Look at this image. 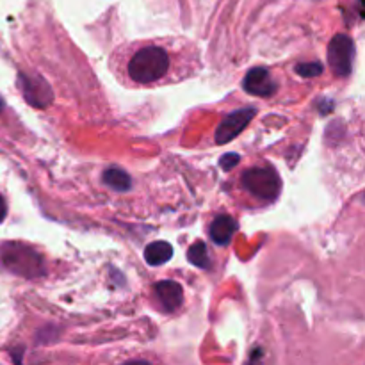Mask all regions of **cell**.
Returning a JSON list of instances; mask_svg holds the SVG:
<instances>
[{"instance_id":"cell-1","label":"cell","mask_w":365,"mask_h":365,"mask_svg":"<svg viewBox=\"0 0 365 365\" xmlns=\"http://www.w3.org/2000/svg\"><path fill=\"white\" fill-rule=\"evenodd\" d=\"M120 63L113 61V68H121L123 73H118L121 82L150 88L166 82L173 77V57L166 45L155 41H145L130 45L121 50Z\"/></svg>"},{"instance_id":"cell-11","label":"cell","mask_w":365,"mask_h":365,"mask_svg":"<svg viewBox=\"0 0 365 365\" xmlns=\"http://www.w3.org/2000/svg\"><path fill=\"white\" fill-rule=\"evenodd\" d=\"M187 259H189V262L195 264V266H198V267H202V269H209L210 264H212L210 262L209 250H207L205 242H202V241L195 242V245L189 248Z\"/></svg>"},{"instance_id":"cell-3","label":"cell","mask_w":365,"mask_h":365,"mask_svg":"<svg viewBox=\"0 0 365 365\" xmlns=\"http://www.w3.org/2000/svg\"><path fill=\"white\" fill-rule=\"evenodd\" d=\"M241 184L253 198L260 202H274L280 195V177L271 166L250 168L242 173Z\"/></svg>"},{"instance_id":"cell-15","label":"cell","mask_w":365,"mask_h":365,"mask_svg":"<svg viewBox=\"0 0 365 365\" xmlns=\"http://www.w3.org/2000/svg\"><path fill=\"white\" fill-rule=\"evenodd\" d=\"M2 106H4V103H2V100H0V109H2Z\"/></svg>"},{"instance_id":"cell-2","label":"cell","mask_w":365,"mask_h":365,"mask_svg":"<svg viewBox=\"0 0 365 365\" xmlns=\"http://www.w3.org/2000/svg\"><path fill=\"white\" fill-rule=\"evenodd\" d=\"M0 264L7 271L25 278H36L43 273V260L36 250L18 242H9L0 248Z\"/></svg>"},{"instance_id":"cell-7","label":"cell","mask_w":365,"mask_h":365,"mask_svg":"<svg viewBox=\"0 0 365 365\" xmlns=\"http://www.w3.org/2000/svg\"><path fill=\"white\" fill-rule=\"evenodd\" d=\"M155 294L159 298L163 309L168 310V312H173V310L180 309L182 302H184V291H182L180 284H177V282H160V284L155 285Z\"/></svg>"},{"instance_id":"cell-13","label":"cell","mask_w":365,"mask_h":365,"mask_svg":"<svg viewBox=\"0 0 365 365\" xmlns=\"http://www.w3.org/2000/svg\"><path fill=\"white\" fill-rule=\"evenodd\" d=\"M239 160H241V159H239L237 153H227V155H225L223 159L220 160V164H221V168H223L225 171H230L232 168L237 166Z\"/></svg>"},{"instance_id":"cell-6","label":"cell","mask_w":365,"mask_h":365,"mask_svg":"<svg viewBox=\"0 0 365 365\" xmlns=\"http://www.w3.org/2000/svg\"><path fill=\"white\" fill-rule=\"evenodd\" d=\"M242 88L255 96H271L277 91V82L273 81L266 68H253L246 73L242 81Z\"/></svg>"},{"instance_id":"cell-9","label":"cell","mask_w":365,"mask_h":365,"mask_svg":"<svg viewBox=\"0 0 365 365\" xmlns=\"http://www.w3.org/2000/svg\"><path fill=\"white\" fill-rule=\"evenodd\" d=\"M171 257H173V248H171L170 242L157 241L146 246L145 250V260L150 266H163Z\"/></svg>"},{"instance_id":"cell-14","label":"cell","mask_w":365,"mask_h":365,"mask_svg":"<svg viewBox=\"0 0 365 365\" xmlns=\"http://www.w3.org/2000/svg\"><path fill=\"white\" fill-rule=\"evenodd\" d=\"M6 214H7V205H6V200L0 196V223L6 220Z\"/></svg>"},{"instance_id":"cell-4","label":"cell","mask_w":365,"mask_h":365,"mask_svg":"<svg viewBox=\"0 0 365 365\" xmlns=\"http://www.w3.org/2000/svg\"><path fill=\"white\" fill-rule=\"evenodd\" d=\"M353 57H355V45L351 38L346 34L335 36L328 46V63L334 73L339 77H348L351 73Z\"/></svg>"},{"instance_id":"cell-8","label":"cell","mask_w":365,"mask_h":365,"mask_svg":"<svg viewBox=\"0 0 365 365\" xmlns=\"http://www.w3.org/2000/svg\"><path fill=\"white\" fill-rule=\"evenodd\" d=\"M235 230H237V223H235L234 217L223 214V216H217L216 220L210 223L209 234H210V239H212L216 245L225 246L230 242L232 237H234Z\"/></svg>"},{"instance_id":"cell-12","label":"cell","mask_w":365,"mask_h":365,"mask_svg":"<svg viewBox=\"0 0 365 365\" xmlns=\"http://www.w3.org/2000/svg\"><path fill=\"white\" fill-rule=\"evenodd\" d=\"M296 71H298V75H302V77H317V75L323 71V64L321 63H302L296 66Z\"/></svg>"},{"instance_id":"cell-10","label":"cell","mask_w":365,"mask_h":365,"mask_svg":"<svg viewBox=\"0 0 365 365\" xmlns=\"http://www.w3.org/2000/svg\"><path fill=\"white\" fill-rule=\"evenodd\" d=\"M103 182H106L110 189H114V191H120V192L128 191L132 185L130 177H128L125 171L116 170V168H110V170H107L106 173H103Z\"/></svg>"},{"instance_id":"cell-5","label":"cell","mask_w":365,"mask_h":365,"mask_svg":"<svg viewBox=\"0 0 365 365\" xmlns=\"http://www.w3.org/2000/svg\"><path fill=\"white\" fill-rule=\"evenodd\" d=\"M257 109L253 106L242 107L237 109L235 113L228 114L227 118H223V121L220 123L216 130V143L217 145H227V143L234 141L246 127H248L250 121L255 116Z\"/></svg>"}]
</instances>
